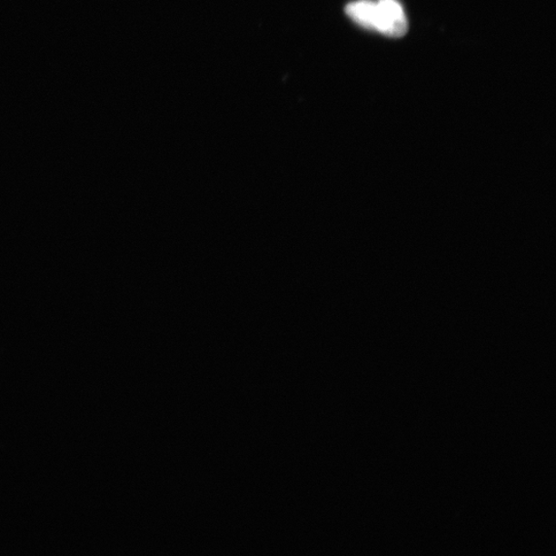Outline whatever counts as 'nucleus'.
I'll list each match as a JSON object with an SVG mask.
<instances>
[{
	"label": "nucleus",
	"instance_id": "2",
	"mask_svg": "<svg viewBox=\"0 0 556 556\" xmlns=\"http://www.w3.org/2000/svg\"><path fill=\"white\" fill-rule=\"evenodd\" d=\"M376 3L372 0H357L346 5L345 13L362 27L374 30Z\"/></svg>",
	"mask_w": 556,
	"mask_h": 556
},
{
	"label": "nucleus",
	"instance_id": "1",
	"mask_svg": "<svg viewBox=\"0 0 556 556\" xmlns=\"http://www.w3.org/2000/svg\"><path fill=\"white\" fill-rule=\"evenodd\" d=\"M407 18L397 0H378L374 30L386 36L401 37L407 33Z\"/></svg>",
	"mask_w": 556,
	"mask_h": 556
}]
</instances>
